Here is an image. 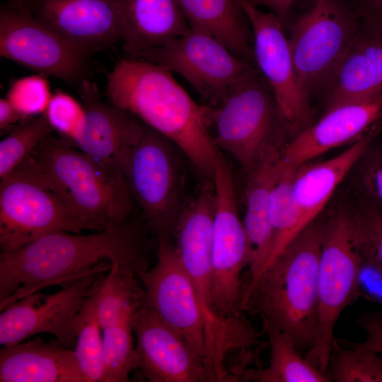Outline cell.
Returning a JSON list of instances; mask_svg holds the SVG:
<instances>
[{"label": "cell", "instance_id": "cell-29", "mask_svg": "<svg viewBox=\"0 0 382 382\" xmlns=\"http://www.w3.org/2000/svg\"><path fill=\"white\" fill-rule=\"evenodd\" d=\"M73 328L75 355L87 382H103V335L96 302L87 296L76 315Z\"/></svg>", "mask_w": 382, "mask_h": 382}, {"label": "cell", "instance_id": "cell-1", "mask_svg": "<svg viewBox=\"0 0 382 382\" xmlns=\"http://www.w3.org/2000/svg\"><path fill=\"white\" fill-rule=\"evenodd\" d=\"M143 219L89 234L57 231L0 255V310L42 288L64 286L103 261L132 267L150 265L151 241Z\"/></svg>", "mask_w": 382, "mask_h": 382}, {"label": "cell", "instance_id": "cell-36", "mask_svg": "<svg viewBox=\"0 0 382 382\" xmlns=\"http://www.w3.org/2000/svg\"><path fill=\"white\" fill-rule=\"evenodd\" d=\"M44 114L54 131L73 141L83 125L86 110L74 97L57 91Z\"/></svg>", "mask_w": 382, "mask_h": 382}, {"label": "cell", "instance_id": "cell-21", "mask_svg": "<svg viewBox=\"0 0 382 382\" xmlns=\"http://www.w3.org/2000/svg\"><path fill=\"white\" fill-rule=\"evenodd\" d=\"M282 146L270 149L249 171L245 190L243 226L250 246V262L244 286L261 272L270 257L273 244L270 224V199L281 170Z\"/></svg>", "mask_w": 382, "mask_h": 382}, {"label": "cell", "instance_id": "cell-34", "mask_svg": "<svg viewBox=\"0 0 382 382\" xmlns=\"http://www.w3.org/2000/svg\"><path fill=\"white\" fill-rule=\"evenodd\" d=\"M52 95L46 76L36 74L15 81L6 98L24 118L45 113Z\"/></svg>", "mask_w": 382, "mask_h": 382}, {"label": "cell", "instance_id": "cell-13", "mask_svg": "<svg viewBox=\"0 0 382 382\" xmlns=\"http://www.w3.org/2000/svg\"><path fill=\"white\" fill-rule=\"evenodd\" d=\"M251 28L255 67L270 86L294 137L313 122L310 97L298 79L281 20L248 0H238Z\"/></svg>", "mask_w": 382, "mask_h": 382}, {"label": "cell", "instance_id": "cell-9", "mask_svg": "<svg viewBox=\"0 0 382 382\" xmlns=\"http://www.w3.org/2000/svg\"><path fill=\"white\" fill-rule=\"evenodd\" d=\"M360 21L352 0H311L306 10L287 23L295 70L310 98L321 92Z\"/></svg>", "mask_w": 382, "mask_h": 382}, {"label": "cell", "instance_id": "cell-35", "mask_svg": "<svg viewBox=\"0 0 382 382\" xmlns=\"http://www.w3.org/2000/svg\"><path fill=\"white\" fill-rule=\"evenodd\" d=\"M374 138L352 171L360 199L382 209V144Z\"/></svg>", "mask_w": 382, "mask_h": 382}, {"label": "cell", "instance_id": "cell-25", "mask_svg": "<svg viewBox=\"0 0 382 382\" xmlns=\"http://www.w3.org/2000/svg\"><path fill=\"white\" fill-rule=\"evenodd\" d=\"M178 1L190 28L210 34L255 66L251 28L238 0Z\"/></svg>", "mask_w": 382, "mask_h": 382}, {"label": "cell", "instance_id": "cell-28", "mask_svg": "<svg viewBox=\"0 0 382 382\" xmlns=\"http://www.w3.org/2000/svg\"><path fill=\"white\" fill-rule=\"evenodd\" d=\"M296 168V167L285 166L281 163V170L272 189L270 218L273 233V244L265 267L300 232L301 214L293 192V179Z\"/></svg>", "mask_w": 382, "mask_h": 382}, {"label": "cell", "instance_id": "cell-39", "mask_svg": "<svg viewBox=\"0 0 382 382\" xmlns=\"http://www.w3.org/2000/svg\"><path fill=\"white\" fill-rule=\"evenodd\" d=\"M253 5L271 10L282 22L286 29L292 8L297 0H248Z\"/></svg>", "mask_w": 382, "mask_h": 382}, {"label": "cell", "instance_id": "cell-12", "mask_svg": "<svg viewBox=\"0 0 382 382\" xmlns=\"http://www.w3.org/2000/svg\"><path fill=\"white\" fill-rule=\"evenodd\" d=\"M0 55L70 85L87 79L90 56L41 23L33 11L10 1L0 9Z\"/></svg>", "mask_w": 382, "mask_h": 382}, {"label": "cell", "instance_id": "cell-43", "mask_svg": "<svg viewBox=\"0 0 382 382\" xmlns=\"http://www.w3.org/2000/svg\"><path fill=\"white\" fill-rule=\"evenodd\" d=\"M381 349H382V343L374 347L371 350L374 351L376 352H378Z\"/></svg>", "mask_w": 382, "mask_h": 382}, {"label": "cell", "instance_id": "cell-8", "mask_svg": "<svg viewBox=\"0 0 382 382\" xmlns=\"http://www.w3.org/2000/svg\"><path fill=\"white\" fill-rule=\"evenodd\" d=\"M83 230L86 226L50 186L31 154L1 178V253L54 232Z\"/></svg>", "mask_w": 382, "mask_h": 382}, {"label": "cell", "instance_id": "cell-11", "mask_svg": "<svg viewBox=\"0 0 382 382\" xmlns=\"http://www.w3.org/2000/svg\"><path fill=\"white\" fill-rule=\"evenodd\" d=\"M134 59L151 62L180 75L211 107L218 106L229 88L254 66L210 34L193 28Z\"/></svg>", "mask_w": 382, "mask_h": 382}, {"label": "cell", "instance_id": "cell-38", "mask_svg": "<svg viewBox=\"0 0 382 382\" xmlns=\"http://www.w3.org/2000/svg\"><path fill=\"white\" fill-rule=\"evenodd\" d=\"M359 325L367 333V338L362 343H352V346L364 349H371L382 343V312L376 311L361 314L358 319Z\"/></svg>", "mask_w": 382, "mask_h": 382}, {"label": "cell", "instance_id": "cell-16", "mask_svg": "<svg viewBox=\"0 0 382 382\" xmlns=\"http://www.w3.org/2000/svg\"><path fill=\"white\" fill-rule=\"evenodd\" d=\"M134 369L150 382H212L203 357L187 340L143 303L132 321Z\"/></svg>", "mask_w": 382, "mask_h": 382}, {"label": "cell", "instance_id": "cell-27", "mask_svg": "<svg viewBox=\"0 0 382 382\" xmlns=\"http://www.w3.org/2000/svg\"><path fill=\"white\" fill-rule=\"evenodd\" d=\"M270 357L265 368L246 369L241 381L255 382H330L326 374L303 358L286 334L279 331L267 332Z\"/></svg>", "mask_w": 382, "mask_h": 382}, {"label": "cell", "instance_id": "cell-15", "mask_svg": "<svg viewBox=\"0 0 382 382\" xmlns=\"http://www.w3.org/2000/svg\"><path fill=\"white\" fill-rule=\"evenodd\" d=\"M137 277L144 291L143 304L181 335L207 364L208 340L202 311L173 242L158 243L155 265Z\"/></svg>", "mask_w": 382, "mask_h": 382}, {"label": "cell", "instance_id": "cell-6", "mask_svg": "<svg viewBox=\"0 0 382 382\" xmlns=\"http://www.w3.org/2000/svg\"><path fill=\"white\" fill-rule=\"evenodd\" d=\"M178 149L166 137L145 125L123 170L145 226L157 243L173 242L179 216L186 204Z\"/></svg>", "mask_w": 382, "mask_h": 382}, {"label": "cell", "instance_id": "cell-40", "mask_svg": "<svg viewBox=\"0 0 382 382\" xmlns=\"http://www.w3.org/2000/svg\"><path fill=\"white\" fill-rule=\"evenodd\" d=\"M360 17L382 24V0H352Z\"/></svg>", "mask_w": 382, "mask_h": 382}, {"label": "cell", "instance_id": "cell-3", "mask_svg": "<svg viewBox=\"0 0 382 382\" xmlns=\"http://www.w3.org/2000/svg\"><path fill=\"white\" fill-rule=\"evenodd\" d=\"M325 219L299 232L243 289L242 310L266 332L288 335L299 350L313 347L318 327V271Z\"/></svg>", "mask_w": 382, "mask_h": 382}, {"label": "cell", "instance_id": "cell-23", "mask_svg": "<svg viewBox=\"0 0 382 382\" xmlns=\"http://www.w3.org/2000/svg\"><path fill=\"white\" fill-rule=\"evenodd\" d=\"M1 382H87L74 350L40 337L0 350Z\"/></svg>", "mask_w": 382, "mask_h": 382}, {"label": "cell", "instance_id": "cell-30", "mask_svg": "<svg viewBox=\"0 0 382 382\" xmlns=\"http://www.w3.org/2000/svg\"><path fill=\"white\" fill-rule=\"evenodd\" d=\"M326 374L330 381L382 382V357L352 345L343 348L335 339Z\"/></svg>", "mask_w": 382, "mask_h": 382}, {"label": "cell", "instance_id": "cell-14", "mask_svg": "<svg viewBox=\"0 0 382 382\" xmlns=\"http://www.w3.org/2000/svg\"><path fill=\"white\" fill-rule=\"evenodd\" d=\"M111 267L108 261L52 294L35 292L15 301L0 314V345H14L37 334L48 333L64 347L76 346L74 318L93 284Z\"/></svg>", "mask_w": 382, "mask_h": 382}, {"label": "cell", "instance_id": "cell-24", "mask_svg": "<svg viewBox=\"0 0 382 382\" xmlns=\"http://www.w3.org/2000/svg\"><path fill=\"white\" fill-rule=\"evenodd\" d=\"M121 42L130 58L183 35L190 25L178 0H119Z\"/></svg>", "mask_w": 382, "mask_h": 382}, {"label": "cell", "instance_id": "cell-2", "mask_svg": "<svg viewBox=\"0 0 382 382\" xmlns=\"http://www.w3.org/2000/svg\"><path fill=\"white\" fill-rule=\"evenodd\" d=\"M110 103L171 141L212 181L221 151L209 128L213 107L197 103L171 72L146 60H120L108 77Z\"/></svg>", "mask_w": 382, "mask_h": 382}, {"label": "cell", "instance_id": "cell-33", "mask_svg": "<svg viewBox=\"0 0 382 382\" xmlns=\"http://www.w3.org/2000/svg\"><path fill=\"white\" fill-rule=\"evenodd\" d=\"M354 238L362 257H371L382 267V209L359 200L348 208Z\"/></svg>", "mask_w": 382, "mask_h": 382}, {"label": "cell", "instance_id": "cell-26", "mask_svg": "<svg viewBox=\"0 0 382 382\" xmlns=\"http://www.w3.org/2000/svg\"><path fill=\"white\" fill-rule=\"evenodd\" d=\"M88 296L96 302L98 318L104 330L132 321L137 309L143 303L144 291L132 267L111 264L109 271L93 284Z\"/></svg>", "mask_w": 382, "mask_h": 382}, {"label": "cell", "instance_id": "cell-17", "mask_svg": "<svg viewBox=\"0 0 382 382\" xmlns=\"http://www.w3.org/2000/svg\"><path fill=\"white\" fill-rule=\"evenodd\" d=\"M80 88L86 115L72 141L80 151L101 165L123 173L145 125L129 112L111 103L103 102L97 84L88 78L82 81Z\"/></svg>", "mask_w": 382, "mask_h": 382}, {"label": "cell", "instance_id": "cell-7", "mask_svg": "<svg viewBox=\"0 0 382 382\" xmlns=\"http://www.w3.org/2000/svg\"><path fill=\"white\" fill-rule=\"evenodd\" d=\"M362 255L353 236L349 211L342 207L325 219L318 271V327L305 358L326 374L335 325L361 295Z\"/></svg>", "mask_w": 382, "mask_h": 382}, {"label": "cell", "instance_id": "cell-37", "mask_svg": "<svg viewBox=\"0 0 382 382\" xmlns=\"http://www.w3.org/2000/svg\"><path fill=\"white\" fill-rule=\"evenodd\" d=\"M359 285L361 294L382 304V267L371 257H362Z\"/></svg>", "mask_w": 382, "mask_h": 382}, {"label": "cell", "instance_id": "cell-4", "mask_svg": "<svg viewBox=\"0 0 382 382\" xmlns=\"http://www.w3.org/2000/svg\"><path fill=\"white\" fill-rule=\"evenodd\" d=\"M53 190L86 226L100 231L134 217L123 173L112 170L52 134L31 153Z\"/></svg>", "mask_w": 382, "mask_h": 382}, {"label": "cell", "instance_id": "cell-42", "mask_svg": "<svg viewBox=\"0 0 382 382\" xmlns=\"http://www.w3.org/2000/svg\"><path fill=\"white\" fill-rule=\"evenodd\" d=\"M9 1L19 6L33 11L35 0H9Z\"/></svg>", "mask_w": 382, "mask_h": 382}, {"label": "cell", "instance_id": "cell-41", "mask_svg": "<svg viewBox=\"0 0 382 382\" xmlns=\"http://www.w3.org/2000/svg\"><path fill=\"white\" fill-rule=\"evenodd\" d=\"M25 119L6 98L0 99V130L7 129L17 122Z\"/></svg>", "mask_w": 382, "mask_h": 382}, {"label": "cell", "instance_id": "cell-20", "mask_svg": "<svg viewBox=\"0 0 382 382\" xmlns=\"http://www.w3.org/2000/svg\"><path fill=\"white\" fill-rule=\"evenodd\" d=\"M381 116L382 93L368 100L330 109L283 146L281 163L296 168L332 149L352 144L369 132Z\"/></svg>", "mask_w": 382, "mask_h": 382}, {"label": "cell", "instance_id": "cell-5", "mask_svg": "<svg viewBox=\"0 0 382 382\" xmlns=\"http://www.w3.org/2000/svg\"><path fill=\"white\" fill-rule=\"evenodd\" d=\"M219 150L235 159L246 171L267 153L282 146L285 120L266 81L251 67L228 89L224 100L213 107L212 126Z\"/></svg>", "mask_w": 382, "mask_h": 382}, {"label": "cell", "instance_id": "cell-10", "mask_svg": "<svg viewBox=\"0 0 382 382\" xmlns=\"http://www.w3.org/2000/svg\"><path fill=\"white\" fill-rule=\"evenodd\" d=\"M215 193L212 255V299L221 318L243 319V272L249 266L250 246L240 219L231 167L220 153L212 179Z\"/></svg>", "mask_w": 382, "mask_h": 382}, {"label": "cell", "instance_id": "cell-32", "mask_svg": "<svg viewBox=\"0 0 382 382\" xmlns=\"http://www.w3.org/2000/svg\"><path fill=\"white\" fill-rule=\"evenodd\" d=\"M132 321L103 330V382L129 381L134 362Z\"/></svg>", "mask_w": 382, "mask_h": 382}, {"label": "cell", "instance_id": "cell-22", "mask_svg": "<svg viewBox=\"0 0 382 382\" xmlns=\"http://www.w3.org/2000/svg\"><path fill=\"white\" fill-rule=\"evenodd\" d=\"M381 130L377 122L337 156L296 167L293 192L301 214L300 231L320 217L337 187L352 172L371 141Z\"/></svg>", "mask_w": 382, "mask_h": 382}, {"label": "cell", "instance_id": "cell-45", "mask_svg": "<svg viewBox=\"0 0 382 382\" xmlns=\"http://www.w3.org/2000/svg\"><path fill=\"white\" fill-rule=\"evenodd\" d=\"M378 353H379V354L381 355V357H382V349L380 350Z\"/></svg>", "mask_w": 382, "mask_h": 382}, {"label": "cell", "instance_id": "cell-18", "mask_svg": "<svg viewBox=\"0 0 382 382\" xmlns=\"http://www.w3.org/2000/svg\"><path fill=\"white\" fill-rule=\"evenodd\" d=\"M33 13L89 56L121 41L119 0H35Z\"/></svg>", "mask_w": 382, "mask_h": 382}, {"label": "cell", "instance_id": "cell-19", "mask_svg": "<svg viewBox=\"0 0 382 382\" xmlns=\"http://www.w3.org/2000/svg\"><path fill=\"white\" fill-rule=\"evenodd\" d=\"M321 92L326 111L382 93V24L361 18L349 45Z\"/></svg>", "mask_w": 382, "mask_h": 382}, {"label": "cell", "instance_id": "cell-31", "mask_svg": "<svg viewBox=\"0 0 382 382\" xmlns=\"http://www.w3.org/2000/svg\"><path fill=\"white\" fill-rule=\"evenodd\" d=\"M53 132L45 114L22 120L0 142V178L13 170Z\"/></svg>", "mask_w": 382, "mask_h": 382}, {"label": "cell", "instance_id": "cell-44", "mask_svg": "<svg viewBox=\"0 0 382 382\" xmlns=\"http://www.w3.org/2000/svg\"><path fill=\"white\" fill-rule=\"evenodd\" d=\"M378 123H379V125L381 126V127L382 128V116H381V118L380 119V120L378 121Z\"/></svg>", "mask_w": 382, "mask_h": 382}]
</instances>
